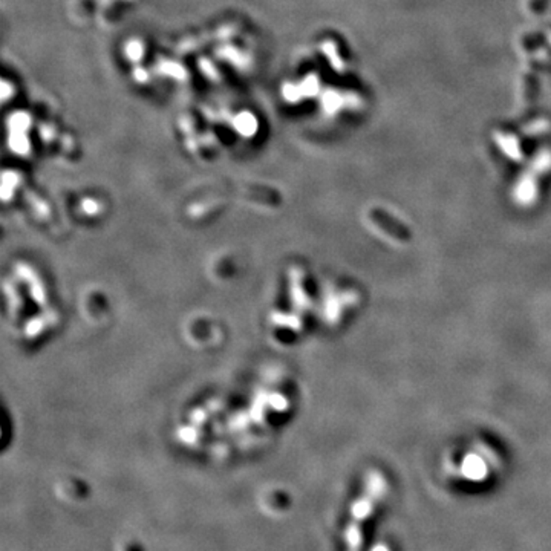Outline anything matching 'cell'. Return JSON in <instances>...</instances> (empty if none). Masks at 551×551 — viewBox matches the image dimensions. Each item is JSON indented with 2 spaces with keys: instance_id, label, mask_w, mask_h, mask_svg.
Masks as SVG:
<instances>
[{
  "instance_id": "6da1fadb",
  "label": "cell",
  "mask_w": 551,
  "mask_h": 551,
  "mask_svg": "<svg viewBox=\"0 0 551 551\" xmlns=\"http://www.w3.org/2000/svg\"><path fill=\"white\" fill-rule=\"evenodd\" d=\"M371 218L374 221V224L380 230H383L388 236H390V238H394L400 242H408L410 241V238H412L410 228L406 224L400 222L399 219L392 218V216L386 212L374 210L371 213Z\"/></svg>"
}]
</instances>
